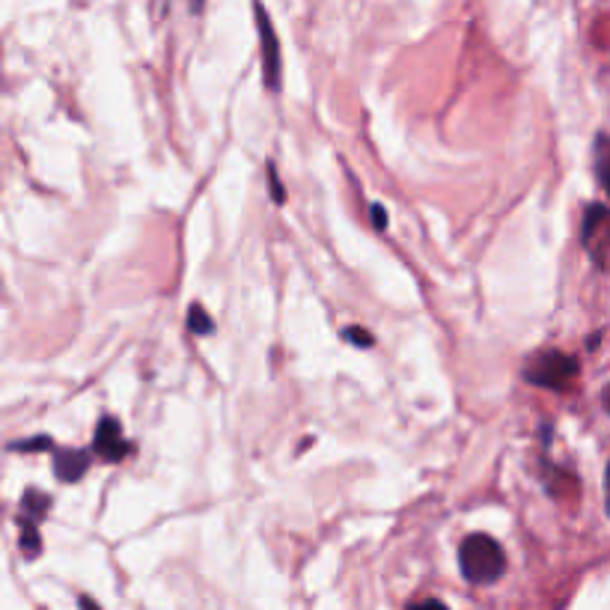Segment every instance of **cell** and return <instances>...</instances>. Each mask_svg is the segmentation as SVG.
<instances>
[{
    "instance_id": "obj_1",
    "label": "cell",
    "mask_w": 610,
    "mask_h": 610,
    "mask_svg": "<svg viewBox=\"0 0 610 610\" xmlns=\"http://www.w3.org/2000/svg\"><path fill=\"white\" fill-rule=\"evenodd\" d=\"M459 569H462L465 581H471L477 587L494 584L506 572V554H503V548H500V542L494 536L474 533L459 548Z\"/></svg>"
},
{
    "instance_id": "obj_2",
    "label": "cell",
    "mask_w": 610,
    "mask_h": 610,
    "mask_svg": "<svg viewBox=\"0 0 610 610\" xmlns=\"http://www.w3.org/2000/svg\"><path fill=\"white\" fill-rule=\"evenodd\" d=\"M578 372H581L578 358L554 352V349L533 355L527 361V366H524V378L530 384H536V387H545V390H566V387H572Z\"/></svg>"
},
{
    "instance_id": "obj_3",
    "label": "cell",
    "mask_w": 610,
    "mask_h": 610,
    "mask_svg": "<svg viewBox=\"0 0 610 610\" xmlns=\"http://www.w3.org/2000/svg\"><path fill=\"white\" fill-rule=\"evenodd\" d=\"M253 15H256V30H259V45H262V81L271 93L280 90V39L274 33V24L259 0H253Z\"/></svg>"
},
{
    "instance_id": "obj_4",
    "label": "cell",
    "mask_w": 610,
    "mask_h": 610,
    "mask_svg": "<svg viewBox=\"0 0 610 610\" xmlns=\"http://www.w3.org/2000/svg\"><path fill=\"white\" fill-rule=\"evenodd\" d=\"M581 242L587 247V253L605 265V253L610 250V209L602 203H593L584 215V227H581Z\"/></svg>"
},
{
    "instance_id": "obj_5",
    "label": "cell",
    "mask_w": 610,
    "mask_h": 610,
    "mask_svg": "<svg viewBox=\"0 0 610 610\" xmlns=\"http://www.w3.org/2000/svg\"><path fill=\"white\" fill-rule=\"evenodd\" d=\"M93 453L105 462H122L131 453V444L122 435V426L117 417H102L99 429H96V441H93Z\"/></svg>"
},
{
    "instance_id": "obj_6",
    "label": "cell",
    "mask_w": 610,
    "mask_h": 610,
    "mask_svg": "<svg viewBox=\"0 0 610 610\" xmlns=\"http://www.w3.org/2000/svg\"><path fill=\"white\" fill-rule=\"evenodd\" d=\"M90 468V450H60L54 456V474L63 483H78Z\"/></svg>"
},
{
    "instance_id": "obj_7",
    "label": "cell",
    "mask_w": 610,
    "mask_h": 610,
    "mask_svg": "<svg viewBox=\"0 0 610 610\" xmlns=\"http://www.w3.org/2000/svg\"><path fill=\"white\" fill-rule=\"evenodd\" d=\"M18 527H21V551H24V557H27V560L39 557V551H42V539H39L36 518L21 515V518H18Z\"/></svg>"
},
{
    "instance_id": "obj_8",
    "label": "cell",
    "mask_w": 610,
    "mask_h": 610,
    "mask_svg": "<svg viewBox=\"0 0 610 610\" xmlns=\"http://www.w3.org/2000/svg\"><path fill=\"white\" fill-rule=\"evenodd\" d=\"M596 176H599V185L608 191V197H610V137L608 134H599V137H596Z\"/></svg>"
},
{
    "instance_id": "obj_9",
    "label": "cell",
    "mask_w": 610,
    "mask_h": 610,
    "mask_svg": "<svg viewBox=\"0 0 610 610\" xmlns=\"http://www.w3.org/2000/svg\"><path fill=\"white\" fill-rule=\"evenodd\" d=\"M51 509V497H45L42 491L36 488H27L24 491V500H21V515H30V518H45V512Z\"/></svg>"
},
{
    "instance_id": "obj_10",
    "label": "cell",
    "mask_w": 610,
    "mask_h": 610,
    "mask_svg": "<svg viewBox=\"0 0 610 610\" xmlns=\"http://www.w3.org/2000/svg\"><path fill=\"white\" fill-rule=\"evenodd\" d=\"M188 328H191V334H200V337L215 334V322H212V316H209L200 304H191V307H188Z\"/></svg>"
},
{
    "instance_id": "obj_11",
    "label": "cell",
    "mask_w": 610,
    "mask_h": 610,
    "mask_svg": "<svg viewBox=\"0 0 610 610\" xmlns=\"http://www.w3.org/2000/svg\"><path fill=\"white\" fill-rule=\"evenodd\" d=\"M51 438L48 435H42V438H30V441H15V444H9V450H18V453H36V450H51Z\"/></svg>"
},
{
    "instance_id": "obj_12",
    "label": "cell",
    "mask_w": 610,
    "mask_h": 610,
    "mask_svg": "<svg viewBox=\"0 0 610 610\" xmlns=\"http://www.w3.org/2000/svg\"><path fill=\"white\" fill-rule=\"evenodd\" d=\"M268 188H271V200L283 206V203H286V191H283V182H280L274 164H268Z\"/></svg>"
},
{
    "instance_id": "obj_13",
    "label": "cell",
    "mask_w": 610,
    "mask_h": 610,
    "mask_svg": "<svg viewBox=\"0 0 610 610\" xmlns=\"http://www.w3.org/2000/svg\"><path fill=\"white\" fill-rule=\"evenodd\" d=\"M343 337H346V340H352V343H355V346H361V349H369V346L375 343V340H372V334L364 331V328H358V325L346 328V331H343Z\"/></svg>"
},
{
    "instance_id": "obj_14",
    "label": "cell",
    "mask_w": 610,
    "mask_h": 610,
    "mask_svg": "<svg viewBox=\"0 0 610 610\" xmlns=\"http://www.w3.org/2000/svg\"><path fill=\"white\" fill-rule=\"evenodd\" d=\"M369 218H372L375 230H387V212H384V206H381V203H372Z\"/></svg>"
},
{
    "instance_id": "obj_15",
    "label": "cell",
    "mask_w": 610,
    "mask_h": 610,
    "mask_svg": "<svg viewBox=\"0 0 610 610\" xmlns=\"http://www.w3.org/2000/svg\"><path fill=\"white\" fill-rule=\"evenodd\" d=\"M605 509L610 515V462H608V474H605Z\"/></svg>"
},
{
    "instance_id": "obj_16",
    "label": "cell",
    "mask_w": 610,
    "mask_h": 610,
    "mask_svg": "<svg viewBox=\"0 0 610 610\" xmlns=\"http://www.w3.org/2000/svg\"><path fill=\"white\" fill-rule=\"evenodd\" d=\"M78 605H81V608H99V602H93V599H87V596H81V599H78Z\"/></svg>"
},
{
    "instance_id": "obj_17",
    "label": "cell",
    "mask_w": 610,
    "mask_h": 610,
    "mask_svg": "<svg viewBox=\"0 0 610 610\" xmlns=\"http://www.w3.org/2000/svg\"><path fill=\"white\" fill-rule=\"evenodd\" d=\"M602 399H605V408H608V414H610V384L605 387V393H602Z\"/></svg>"
},
{
    "instance_id": "obj_18",
    "label": "cell",
    "mask_w": 610,
    "mask_h": 610,
    "mask_svg": "<svg viewBox=\"0 0 610 610\" xmlns=\"http://www.w3.org/2000/svg\"><path fill=\"white\" fill-rule=\"evenodd\" d=\"M191 3H194V9H200V6H203V0H191Z\"/></svg>"
}]
</instances>
